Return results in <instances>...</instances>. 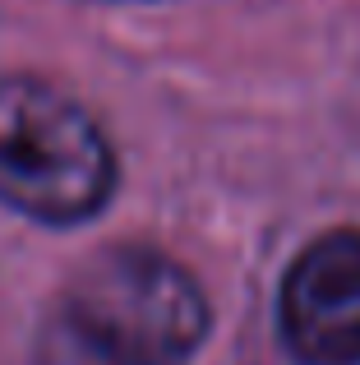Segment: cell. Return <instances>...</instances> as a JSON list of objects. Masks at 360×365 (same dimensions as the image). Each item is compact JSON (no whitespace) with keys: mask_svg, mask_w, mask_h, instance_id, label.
<instances>
[{"mask_svg":"<svg viewBox=\"0 0 360 365\" xmlns=\"http://www.w3.org/2000/svg\"><path fill=\"white\" fill-rule=\"evenodd\" d=\"M55 333L74 365H180L208 333V301L176 259L111 245L70 277Z\"/></svg>","mask_w":360,"mask_h":365,"instance_id":"cell-1","label":"cell"},{"mask_svg":"<svg viewBox=\"0 0 360 365\" xmlns=\"http://www.w3.org/2000/svg\"><path fill=\"white\" fill-rule=\"evenodd\" d=\"M116 185L102 125L42 79H0V204L46 227L92 217Z\"/></svg>","mask_w":360,"mask_h":365,"instance_id":"cell-2","label":"cell"},{"mask_svg":"<svg viewBox=\"0 0 360 365\" xmlns=\"http://www.w3.org/2000/svg\"><path fill=\"white\" fill-rule=\"evenodd\" d=\"M282 338L300 365H360V232L309 241L282 282Z\"/></svg>","mask_w":360,"mask_h":365,"instance_id":"cell-3","label":"cell"}]
</instances>
